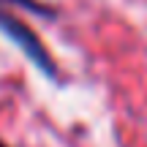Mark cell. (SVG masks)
I'll list each match as a JSON object with an SVG mask.
<instances>
[{
	"mask_svg": "<svg viewBox=\"0 0 147 147\" xmlns=\"http://www.w3.org/2000/svg\"><path fill=\"white\" fill-rule=\"evenodd\" d=\"M0 33H3L8 41H14V47L36 65L44 76L49 79H57L60 76V68H57V60L52 57V52L47 49V44L38 38V33L33 27H27L22 19H16L14 14L0 8Z\"/></svg>",
	"mask_w": 147,
	"mask_h": 147,
	"instance_id": "cell-1",
	"label": "cell"
},
{
	"mask_svg": "<svg viewBox=\"0 0 147 147\" xmlns=\"http://www.w3.org/2000/svg\"><path fill=\"white\" fill-rule=\"evenodd\" d=\"M0 147H8V144H5V142H3V139H0Z\"/></svg>",
	"mask_w": 147,
	"mask_h": 147,
	"instance_id": "cell-3",
	"label": "cell"
},
{
	"mask_svg": "<svg viewBox=\"0 0 147 147\" xmlns=\"http://www.w3.org/2000/svg\"><path fill=\"white\" fill-rule=\"evenodd\" d=\"M0 3H14V5H19V8L30 11V14H36V16H44V19H55V16H57V8L44 3V0H0Z\"/></svg>",
	"mask_w": 147,
	"mask_h": 147,
	"instance_id": "cell-2",
	"label": "cell"
}]
</instances>
